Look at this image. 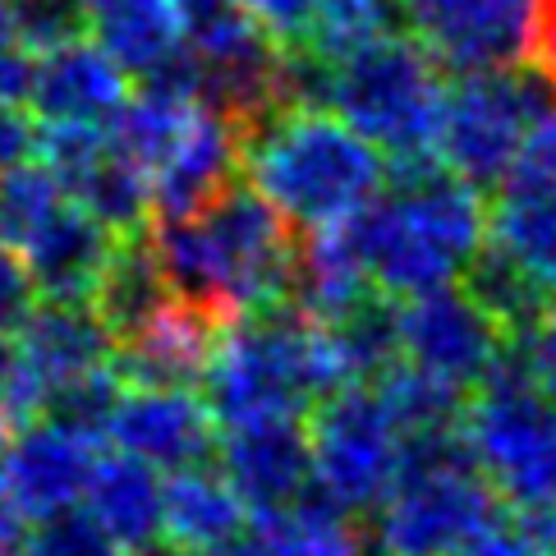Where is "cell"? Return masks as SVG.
Wrapping results in <instances>:
<instances>
[{
  "mask_svg": "<svg viewBox=\"0 0 556 556\" xmlns=\"http://www.w3.org/2000/svg\"><path fill=\"white\" fill-rule=\"evenodd\" d=\"M395 24H401V0H323L304 51L341 61V55L395 33Z\"/></svg>",
  "mask_w": 556,
  "mask_h": 556,
  "instance_id": "cell-29",
  "label": "cell"
},
{
  "mask_svg": "<svg viewBox=\"0 0 556 556\" xmlns=\"http://www.w3.org/2000/svg\"><path fill=\"white\" fill-rule=\"evenodd\" d=\"M65 193L88 216H97V222H102L111 235H121V240L148 230V216H152L148 175L138 170L129 156L111 143V138H106V148L97 152L92 162H84V166L70 175Z\"/></svg>",
  "mask_w": 556,
  "mask_h": 556,
  "instance_id": "cell-26",
  "label": "cell"
},
{
  "mask_svg": "<svg viewBox=\"0 0 556 556\" xmlns=\"http://www.w3.org/2000/svg\"><path fill=\"white\" fill-rule=\"evenodd\" d=\"M240 170L290 230L341 226L387 185V156L323 106H281L249 125Z\"/></svg>",
  "mask_w": 556,
  "mask_h": 556,
  "instance_id": "cell-3",
  "label": "cell"
},
{
  "mask_svg": "<svg viewBox=\"0 0 556 556\" xmlns=\"http://www.w3.org/2000/svg\"><path fill=\"white\" fill-rule=\"evenodd\" d=\"M24 556H129V552L92 520L88 506L74 502L42 515V520H28Z\"/></svg>",
  "mask_w": 556,
  "mask_h": 556,
  "instance_id": "cell-31",
  "label": "cell"
},
{
  "mask_svg": "<svg viewBox=\"0 0 556 556\" xmlns=\"http://www.w3.org/2000/svg\"><path fill=\"white\" fill-rule=\"evenodd\" d=\"M377 395L387 401L401 437H432V432H451L460 428V409H465V391L442 382L424 368L395 364L377 377Z\"/></svg>",
  "mask_w": 556,
  "mask_h": 556,
  "instance_id": "cell-28",
  "label": "cell"
},
{
  "mask_svg": "<svg viewBox=\"0 0 556 556\" xmlns=\"http://www.w3.org/2000/svg\"><path fill=\"white\" fill-rule=\"evenodd\" d=\"M33 148H37V121H33L28 102L0 97V170L28 162Z\"/></svg>",
  "mask_w": 556,
  "mask_h": 556,
  "instance_id": "cell-39",
  "label": "cell"
},
{
  "mask_svg": "<svg viewBox=\"0 0 556 556\" xmlns=\"http://www.w3.org/2000/svg\"><path fill=\"white\" fill-rule=\"evenodd\" d=\"M249 24L281 51H300L308 42V28L323 0H240Z\"/></svg>",
  "mask_w": 556,
  "mask_h": 556,
  "instance_id": "cell-34",
  "label": "cell"
},
{
  "mask_svg": "<svg viewBox=\"0 0 556 556\" xmlns=\"http://www.w3.org/2000/svg\"><path fill=\"white\" fill-rule=\"evenodd\" d=\"M97 460V437H84L55 419H28L24 432L10 437L0 465V502L14 506L24 520L84 502L88 473Z\"/></svg>",
  "mask_w": 556,
  "mask_h": 556,
  "instance_id": "cell-16",
  "label": "cell"
},
{
  "mask_svg": "<svg viewBox=\"0 0 556 556\" xmlns=\"http://www.w3.org/2000/svg\"><path fill=\"white\" fill-rule=\"evenodd\" d=\"M14 33L33 55L70 42L84 28V0H10Z\"/></svg>",
  "mask_w": 556,
  "mask_h": 556,
  "instance_id": "cell-33",
  "label": "cell"
},
{
  "mask_svg": "<svg viewBox=\"0 0 556 556\" xmlns=\"http://www.w3.org/2000/svg\"><path fill=\"white\" fill-rule=\"evenodd\" d=\"M115 244H121V235H111L97 216H88L74 198H65V203L55 207L14 253L24 257L37 300L88 304L106 263H111Z\"/></svg>",
  "mask_w": 556,
  "mask_h": 556,
  "instance_id": "cell-18",
  "label": "cell"
},
{
  "mask_svg": "<svg viewBox=\"0 0 556 556\" xmlns=\"http://www.w3.org/2000/svg\"><path fill=\"white\" fill-rule=\"evenodd\" d=\"M451 556H552L533 533L515 520V525H488V529H479L473 539H465L460 547H455Z\"/></svg>",
  "mask_w": 556,
  "mask_h": 556,
  "instance_id": "cell-37",
  "label": "cell"
},
{
  "mask_svg": "<svg viewBox=\"0 0 556 556\" xmlns=\"http://www.w3.org/2000/svg\"><path fill=\"white\" fill-rule=\"evenodd\" d=\"M24 547H28V520L0 502V556H24Z\"/></svg>",
  "mask_w": 556,
  "mask_h": 556,
  "instance_id": "cell-42",
  "label": "cell"
},
{
  "mask_svg": "<svg viewBox=\"0 0 556 556\" xmlns=\"http://www.w3.org/2000/svg\"><path fill=\"white\" fill-rule=\"evenodd\" d=\"M510 341H515V354H520L529 387L556 405V308L547 304L520 336H510Z\"/></svg>",
  "mask_w": 556,
  "mask_h": 556,
  "instance_id": "cell-35",
  "label": "cell"
},
{
  "mask_svg": "<svg viewBox=\"0 0 556 556\" xmlns=\"http://www.w3.org/2000/svg\"><path fill=\"white\" fill-rule=\"evenodd\" d=\"M391 185L345 222L368 286L387 300L460 281L488 240L483 193L442 162L387 166Z\"/></svg>",
  "mask_w": 556,
  "mask_h": 556,
  "instance_id": "cell-2",
  "label": "cell"
},
{
  "mask_svg": "<svg viewBox=\"0 0 556 556\" xmlns=\"http://www.w3.org/2000/svg\"><path fill=\"white\" fill-rule=\"evenodd\" d=\"M442 97V65L405 33H387L341 61H327L323 78V111L368 138L387 156V166L437 162L432 143Z\"/></svg>",
  "mask_w": 556,
  "mask_h": 556,
  "instance_id": "cell-6",
  "label": "cell"
},
{
  "mask_svg": "<svg viewBox=\"0 0 556 556\" xmlns=\"http://www.w3.org/2000/svg\"><path fill=\"white\" fill-rule=\"evenodd\" d=\"M166 304H170V290L162 281V267H156L152 249H148V235H129V240L115 244L88 308L102 317L111 341H125V336H134L143 323H152Z\"/></svg>",
  "mask_w": 556,
  "mask_h": 556,
  "instance_id": "cell-25",
  "label": "cell"
},
{
  "mask_svg": "<svg viewBox=\"0 0 556 556\" xmlns=\"http://www.w3.org/2000/svg\"><path fill=\"white\" fill-rule=\"evenodd\" d=\"M556 88L539 70H525V61L455 74V84H446V97H442L432 156L479 193L502 189L529 115Z\"/></svg>",
  "mask_w": 556,
  "mask_h": 556,
  "instance_id": "cell-9",
  "label": "cell"
},
{
  "mask_svg": "<svg viewBox=\"0 0 556 556\" xmlns=\"http://www.w3.org/2000/svg\"><path fill=\"white\" fill-rule=\"evenodd\" d=\"M294 244L281 212L235 180L185 216H156L148 230L170 300L203 308L216 323L286 304Z\"/></svg>",
  "mask_w": 556,
  "mask_h": 556,
  "instance_id": "cell-1",
  "label": "cell"
},
{
  "mask_svg": "<svg viewBox=\"0 0 556 556\" xmlns=\"http://www.w3.org/2000/svg\"><path fill=\"white\" fill-rule=\"evenodd\" d=\"M529 61H533V70H539L547 84L556 88V0H543V5H539V18H533Z\"/></svg>",
  "mask_w": 556,
  "mask_h": 556,
  "instance_id": "cell-40",
  "label": "cell"
},
{
  "mask_svg": "<svg viewBox=\"0 0 556 556\" xmlns=\"http://www.w3.org/2000/svg\"><path fill=\"white\" fill-rule=\"evenodd\" d=\"M212 455L226 483L244 496L249 515L290 506L308 492V432L300 414L222 424Z\"/></svg>",
  "mask_w": 556,
  "mask_h": 556,
  "instance_id": "cell-14",
  "label": "cell"
},
{
  "mask_svg": "<svg viewBox=\"0 0 556 556\" xmlns=\"http://www.w3.org/2000/svg\"><path fill=\"white\" fill-rule=\"evenodd\" d=\"M249 533L267 556H377L372 543L354 529V515L336 510L317 492H304L300 502L276 510H253Z\"/></svg>",
  "mask_w": 556,
  "mask_h": 556,
  "instance_id": "cell-23",
  "label": "cell"
},
{
  "mask_svg": "<svg viewBox=\"0 0 556 556\" xmlns=\"http://www.w3.org/2000/svg\"><path fill=\"white\" fill-rule=\"evenodd\" d=\"M37 304L33 276L10 244H0V331H14Z\"/></svg>",
  "mask_w": 556,
  "mask_h": 556,
  "instance_id": "cell-36",
  "label": "cell"
},
{
  "mask_svg": "<svg viewBox=\"0 0 556 556\" xmlns=\"http://www.w3.org/2000/svg\"><path fill=\"white\" fill-rule=\"evenodd\" d=\"M175 5H180V18H185V37L226 24V18H235V14H244L240 0H175Z\"/></svg>",
  "mask_w": 556,
  "mask_h": 556,
  "instance_id": "cell-41",
  "label": "cell"
},
{
  "mask_svg": "<svg viewBox=\"0 0 556 556\" xmlns=\"http://www.w3.org/2000/svg\"><path fill=\"white\" fill-rule=\"evenodd\" d=\"M488 244L525 271V281L556 304V189L547 193H502L488 216Z\"/></svg>",
  "mask_w": 556,
  "mask_h": 556,
  "instance_id": "cell-24",
  "label": "cell"
},
{
  "mask_svg": "<svg viewBox=\"0 0 556 556\" xmlns=\"http://www.w3.org/2000/svg\"><path fill=\"white\" fill-rule=\"evenodd\" d=\"M65 198L70 193L55 180V170L33 162V156L10 170H0V244L18 249Z\"/></svg>",
  "mask_w": 556,
  "mask_h": 556,
  "instance_id": "cell-30",
  "label": "cell"
},
{
  "mask_svg": "<svg viewBox=\"0 0 556 556\" xmlns=\"http://www.w3.org/2000/svg\"><path fill=\"white\" fill-rule=\"evenodd\" d=\"M222 323L203 308L170 300L134 336L115 341L111 368L125 387H203Z\"/></svg>",
  "mask_w": 556,
  "mask_h": 556,
  "instance_id": "cell-19",
  "label": "cell"
},
{
  "mask_svg": "<svg viewBox=\"0 0 556 556\" xmlns=\"http://www.w3.org/2000/svg\"><path fill=\"white\" fill-rule=\"evenodd\" d=\"M496 492L473 469L460 428L405 437V469L372 510L377 556H451L496 520Z\"/></svg>",
  "mask_w": 556,
  "mask_h": 556,
  "instance_id": "cell-7",
  "label": "cell"
},
{
  "mask_svg": "<svg viewBox=\"0 0 556 556\" xmlns=\"http://www.w3.org/2000/svg\"><path fill=\"white\" fill-rule=\"evenodd\" d=\"M24 102L42 125H92L111 129L129 102V74L92 42L88 33L37 51Z\"/></svg>",
  "mask_w": 556,
  "mask_h": 556,
  "instance_id": "cell-15",
  "label": "cell"
},
{
  "mask_svg": "<svg viewBox=\"0 0 556 556\" xmlns=\"http://www.w3.org/2000/svg\"><path fill=\"white\" fill-rule=\"evenodd\" d=\"M543 0H401V18L442 70H496L529 61Z\"/></svg>",
  "mask_w": 556,
  "mask_h": 556,
  "instance_id": "cell-11",
  "label": "cell"
},
{
  "mask_svg": "<svg viewBox=\"0 0 556 556\" xmlns=\"http://www.w3.org/2000/svg\"><path fill=\"white\" fill-rule=\"evenodd\" d=\"M84 506L129 556L162 543V473L125 451H97Z\"/></svg>",
  "mask_w": 556,
  "mask_h": 556,
  "instance_id": "cell-22",
  "label": "cell"
},
{
  "mask_svg": "<svg viewBox=\"0 0 556 556\" xmlns=\"http://www.w3.org/2000/svg\"><path fill=\"white\" fill-rule=\"evenodd\" d=\"M336 354H341L345 382H377L387 368L401 364V341H395V300L387 294H364L341 317L323 323Z\"/></svg>",
  "mask_w": 556,
  "mask_h": 556,
  "instance_id": "cell-27",
  "label": "cell"
},
{
  "mask_svg": "<svg viewBox=\"0 0 556 556\" xmlns=\"http://www.w3.org/2000/svg\"><path fill=\"white\" fill-rule=\"evenodd\" d=\"M240 170V125L212 102H198L162 162L148 170L152 216H185L216 198Z\"/></svg>",
  "mask_w": 556,
  "mask_h": 556,
  "instance_id": "cell-17",
  "label": "cell"
},
{
  "mask_svg": "<svg viewBox=\"0 0 556 556\" xmlns=\"http://www.w3.org/2000/svg\"><path fill=\"white\" fill-rule=\"evenodd\" d=\"M10 437H14V419L0 409V465H5V451H10Z\"/></svg>",
  "mask_w": 556,
  "mask_h": 556,
  "instance_id": "cell-45",
  "label": "cell"
},
{
  "mask_svg": "<svg viewBox=\"0 0 556 556\" xmlns=\"http://www.w3.org/2000/svg\"><path fill=\"white\" fill-rule=\"evenodd\" d=\"M249 533L244 496L226 483L222 469L189 465L162 473V543L175 552H203Z\"/></svg>",
  "mask_w": 556,
  "mask_h": 556,
  "instance_id": "cell-21",
  "label": "cell"
},
{
  "mask_svg": "<svg viewBox=\"0 0 556 556\" xmlns=\"http://www.w3.org/2000/svg\"><path fill=\"white\" fill-rule=\"evenodd\" d=\"M395 341H401V364L469 391L496 368L510 336L460 281H451L395 304Z\"/></svg>",
  "mask_w": 556,
  "mask_h": 556,
  "instance_id": "cell-10",
  "label": "cell"
},
{
  "mask_svg": "<svg viewBox=\"0 0 556 556\" xmlns=\"http://www.w3.org/2000/svg\"><path fill=\"white\" fill-rule=\"evenodd\" d=\"M547 189H556V92L529 115L515 162L502 180V193H547Z\"/></svg>",
  "mask_w": 556,
  "mask_h": 556,
  "instance_id": "cell-32",
  "label": "cell"
},
{
  "mask_svg": "<svg viewBox=\"0 0 556 556\" xmlns=\"http://www.w3.org/2000/svg\"><path fill=\"white\" fill-rule=\"evenodd\" d=\"M14 350H18V372L0 409L14 424H28L42 419V405L55 387H65L92 368H106L115 341L88 304L37 300L33 313L14 327Z\"/></svg>",
  "mask_w": 556,
  "mask_h": 556,
  "instance_id": "cell-12",
  "label": "cell"
},
{
  "mask_svg": "<svg viewBox=\"0 0 556 556\" xmlns=\"http://www.w3.org/2000/svg\"><path fill=\"white\" fill-rule=\"evenodd\" d=\"M308 492L345 515H372L405 469V437L372 382H345L308 409Z\"/></svg>",
  "mask_w": 556,
  "mask_h": 556,
  "instance_id": "cell-8",
  "label": "cell"
},
{
  "mask_svg": "<svg viewBox=\"0 0 556 556\" xmlns=\"http://www.w3.org/2000/svg\"><path fill=\"white\" fill-rule=\"evenodd\" d=\"M14 372H18V350H14V331H0V405L14 387Z\"/></svg>",
  "mask_w": 556,
  "mask_h": 556,
  "instance_id": "cell-44",
  "label": "cell"
},
{
  "mask_svg": "<svg viewBox=\"0 0 556 556\" xmlns=\"http://www.w3.org/2000/svg\"><path fill=\"white\" fill-rule=\"evenodd\" d=\"M84 28L125 74L152 78L185 55V18L175 0H84Z\"/></svg>",
  "mask_w": 556,
  "mask_h": 556,
  "instance_id": "cell-20",
  "label": "cell"
},
{
  "mask_svg": "<svg viewBox=\"0 0 556 556\" xmlns=\"http://www.w3.org/2000/svg\"><path fill=\"white\" fill-rule=\"evenodd\" d=\"M336 387H345L341 354L327 327L294 304H271L222 323L203 372V401L216 424L263 419V414L304 419Z\"/></svg>",
  "mask_w": 556,
  "mask_h": 556,
  "instance_id": "cell-4",
  "label": "cell"
},
{
  "mask_svg": "<svg viewBox=\"0 0 556 556\" xmlns=\"http://www.w3.org/2000/svg\"><path fill=\"white\" fill-rule=\"evenodd\" d=\"M216 432L222 424L193 387H125L106 419L115 451L152 465L156 473L207 465Z\"/></svg>",
  "mask_w": 556,
  "mask_h": 556,
  "instance_id": "cell-13",
  "label": "cell"
},
{
  "mask_svg": "<svg viewBox=\"0 0 556 556\" xmlns=\"http://www.w3.org/2000/svg\"><path fill=\"white\" fill-rule=\"evenodd\" d=\"M460 442L496 502L556 556V405L529 387L515 341L465 401Z\"/></svg>",
  "mask_w": 556,
  "mask_h": 556,
  "instance_id": "cell-5",
  "label": "cell"
},
{
  "mask_svg": "<svg viewBox=\"0 0 556 556\" xmlns=\"http://www.w3.org/2000/svg\"><path fill=\"white\" fill-rule=\"evenodd\" d=\"M28 78H33V51L18 42L10 0H0V97H18L24 102Z\"/></svg>",
  "mask_w": 556,
  "mask_h": 556,
  "instance_id": "cell-38",
  "label": "cell"
},
{
  "mask_svg": "<svg viewBox=\"0 0 556 556\" xmlns=\"http://www.w3.org/2000/svg\"><path fill=\"white\" fill-rule=\"evenodd\" d=\"M175 556H267V552L253 533H240V539H230V543H216V547H203V552H175Z\"/></svg>",
  "mask_w": 556,
  "mask_h": 556,
  "instance_id": "cell-43",
  "label": "cell"
}]
</instances>
